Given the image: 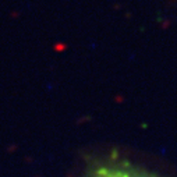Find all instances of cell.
<instances>
[{
  "instance_id": "cell-1",
  "label": "cell",
  "mask_w": 177,
  "mask_h": 177,
  "mask_svg": "<svg viewBox=\"0 0 177 177\" xmlns=\"http://www.w3.org/2000/svg\"><path fill=\"white\" fill-rule=\"evenodd\" d=\"M91 177H151L145 173L124 165H106L101 166L91 175Z\"/></svg>"
}]
</instances>
